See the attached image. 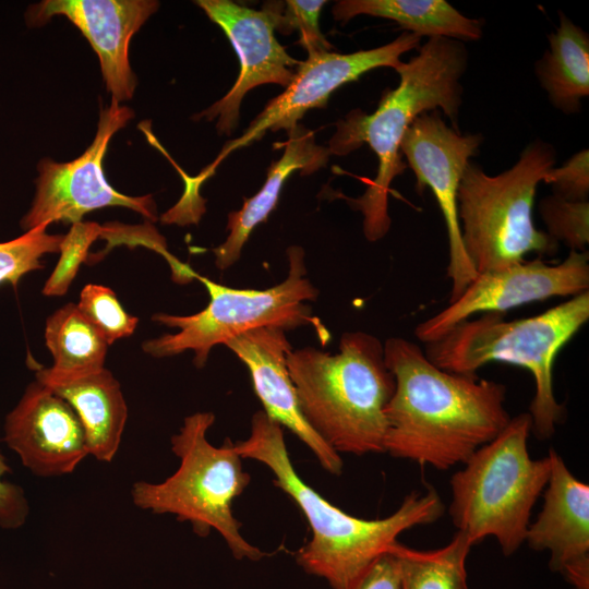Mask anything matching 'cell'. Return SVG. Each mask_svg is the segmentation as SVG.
Returning <instances> with one entry per match:
<instances>
[{
    "instance_id": "obj_32",
    "label": "cell",
    "mask_w": 589,
    "mask_h": 589,
    "mask_svg": "<svg viewBox=\"0 0 589 589\" xmlns=\"http://www.w3.org/2000/svg\"><path fill=\"white\" fill-rule=\"evenodd\" d=\"M348 589H401L397 557L388 549L378 555Z\"/></svg>"
},
{
    "instance_id": "obj_3",
    "label": "cell",
    "mask_w": 589,
    "mask_h": 589,
    "mask_svg": "<svg viewBox=\"0 0 589 589\" xmlns=\"http://www.w3.org/2000/svg\"><path fill=\"white\" fill-rule=\"evenodd\" d=\"M467 62L462 41L429 38L417 56L401 61L395 69L399 83L383 93L373 113L354 109L336 123L327 147L330 155L345 156L366 144L377 158L376 176L364 193L356 199L345 197L353 209L361 212L368 241H378L390 228L388 192L394 179L407 168L400 145L413 120L424 112L442 109L458 130L460 79Z\"/></svg>"
},
{
    "instance_id": "obj_10",
    "label": "cell",
    "mask_w": 589,
    "mask_h": 589,
    "mask_svg": "<svg viewBox=\"0 0 589 589\" xmlns=\"http://www.w3.org/2000/svg\"><path fill=\"white\" fill-rule=\"evenodd\" d=\"M133 117V110L111 100L100 110L95 137L80 157L68 163L39 161L35 197L21 220L25 231L45 223H80L87 213L108 206L130 208L149 220H157L152 195H125L115 190L104 173L103 163L110 140Z\"/></svg>"
},
{
    "instance_id": "obj_21",
    "label": "cell",
    "mask_w": 589,
    "mask_h": 589,
    "mask_svg": "<svg viewBox=\"0 0 589 589\" xmlns=\"http://www.w3.org/2000/svg\"><path fill=\"white\" fill-rule=\"evenodd\" d=\"M333 15L341 24L358 15L387 19L420 38L470 41L482 37V21L464 15L445 0H340Z\"/></svg>"
},
{
    "instance_id": "obj_4",
    "label": "cell",
    "mask_w": 589,
    "mask_h": 589,
    "mask_svg": "<svg viewBox=\"0 0 589 589\" xmlns=\"http://www.w3.org/2000/svg\"><path fill=\"white\" fill-rule=\"evenodd\" d=\"M287 368L302 416L336 453H385V409L396 382L377 337L347 332L336 353L291 350Z\"/></svg>"
},
{
    "instance_id": "obj_25",
    "label": "cell",
    "mask_w": 589,
    "mask_h": 589,
    "mask_svg": "<svg viewBox=\"0 0 589 589\" xmlns=\"http://www.w3.org/2000/svg\"><path fill=\"white\" fill-rule=\"evenodd\" d=\"M324 0H286L265 2L263 10L269 15L277 32L289 35L299 33V44L308 56L332 51L333 46L322 34L320 16Z\"/></svg>"
},
{
    "instance_id": "obj_8",
    "label": "cell",
    "mask_w": 589,
    "mask_h": 589,
    "mask_svg": "<svg viewBox=\"0 0 589 589\" xmlns=\"http://www.w3.org/2000/svg\"><path fill=\"white\" fill-rule=\"evenodd\" d=\"M554 165V148L541 140L528 144L517 163L496 176L468 163L458 185V218L477 274L521 263L529 253L557 251L558 243L533 223L537 188Z\"/></svg>"
},
{
    "instance_id": "obj_28",
    "label": "cell",
    "mask_w": 589,
    "mask_h": 589,
    "mask_svg": "<svg viewBox=\"0 0 589 589\" xmlns=\"http://www.w3.org/2000/svg\"><path fill=\"white\" fill-rule=\"evenodd\" d=\"M539 211L548 228L546 233L570 251H587L589 243V203L568 201L556 195L545 196Z\"/></svg>"
},
{
    "instance_id": "obj_15",
    "label": "cell",
    "mask_w": 589,
    "mask_h": 589,
    "mask_svg": "<svg viewBox=\"0 0 589 589\" xmlns=\"http://www.w3.org/2000/svg\"><path fill=\"white\" fill-rule=\"evenodd\" d=\"M4 441L32 473L41 478L72 473L88 456L82 423L73 408L35 380L7 414Z\"/></svg>"
},
{
    "instance_id": "obj_11",
    "label": "cell",
    "mask_w": 589,
    "mask_h": 589,
    "mask_svg": "<svg viewBox=\"0 0 589 589\" xmlns=\"http://www.w3.org/2000/svg\"><path fill=\"white\" fill-rule=\"evenodd\" d=\"M420 41L417 35L404 32L381 47L351 53L328 51L308 56L296 69L285 92L265 105L241 136L227 142L216 159L193 178L194 182L200 185L230 153L261 140L267 131L291 130L309 110L324 108L329 96L342 85L376 68L395 70L401 63L400 57L418 48Z\"/></svg>"
},
{
    "instance_id": "obj_31",
    "label": "cell",
    "mask_w": 589,
    "mask_h": 589,
    "mask_svg": "<svg viewBox=\"0 0 589 589\" xmlns=\"http://www.w3.org/2000/svg\"><path fill=\"white\" fill-rule=\"evenodd\" d=\"M8 473H11V468L0 450V527L13 530L26 522L29 504L20 485L4 480Z\"/></svg>"
},
{
    "instance_id": "obj_12",
    "label": "cell",
    "mask_w": 589,
    "mask_h": 589,
    "mask_svg": "<svg viewBox=\"0 0 589 589\" xmlns=\"http://www.w3.org/2000/svg\"><path fill=\"white\" fill-rule=\"evenodd\" d=\"M481 143V134H461L445 123L440 110H434L413 120L400 145L416 176L418 192L429 188L444 218L449 244L447 277L452 280L448 303L477 276L461 242L457 192L462 172Z\"/></svg>"
},
{
    "instance_id": "obj_23",
    "label": "cell",
    "mask_w": 589,
    "mask_h": 589,
    "mask_svg": "<svg viewBox=\"0 0 589 589\" xmlns=\"http://www.w3.org/2000/svg\"><path fill=\"white\" fill-rule=\"evenodd\" d=\"M549 49L536 63L540 85L564 113L578 112L589 95V37L560 12V26L549 35Z\"/></svg>"
},
{
    "instance_id": "obj_16",
    "label": "cell",
    "mask_w": 589,
    "mask_h": 589,
    "mask_svg": "<svg viewBox=\"0 0 589 589\" xmlns=\"http://www.w3.org/2000/svg\"><path fill=\"white\" fill-rule=\"evenodd\" d=\"M153 0H45L29 8L27 21L41 25L63 15L85 36L97 53L111 100L131 99L136 77L129 62L132 36L157 11Z\"/></svg>"
},
{
    "instance_id": "obj_30",
    "label": "cell",
    "mask_w": 589,
    "mask_h": 589,
    "mask_svg": "<svg viewBox=\"0 0 589 589\" xmlns=\"http://www.w3.org/2000/svg\"><path fill=\"white\" fill-rule=\"evenodd\" d=\"M553 189L554 195L568 201H588L589 153L581 149L557 168L553 167L544 181Z\"/></svg>"
},
{
    "instance_id": "obj_18",
    "label": "cell",
    "mask_w": 589,
    "mask_h": 589,
    "mask_svg": "<svg viewBox=\"0 0 589 589\" xmlns=\"http://www.w3.org/2000/svg\"><path fill=\"white\" fill-rule=\"evenodd\" d=\"M549 457L543 507L525 541L532 550L549 551L550 568L577 584L589 577V485L574 477L555 450Z\"/></svg>"
},
{
    "instance_id": "obj_19",
    "label": "cell",
    "mask_w": 589,
    "mask_h": 589,
    "mask_svg": "<svg viewBox=\"0 0 589 589\" xmlns=\"http://www.w3.org/2000/svg\"><path fill=\"white\" fill-rule=\"evenodd\" d=\"M288 140L278 143L284 153L278 160L271 164L263 187L256 194L244 199L239 211L228 215L226 229L229 231L226 240L214 248L215 265L225 271L233 265L241 256L242 249L254 228L267 220L276 207L281 189L291 173L311 175L326 166L330 156L328 148L315 141L314 132L298 123L287 131Z\"/></svg>"
},
{
    "instance_id": "obj_7",
    "label": "cell",
    "mask_w": 589,
    "mask_h": 589,
    "mask_svg": "<svg viewBox=\"0 0 589 589\" xmlns=\"http://www.w3.org/2000/svg\"><path fill=\"white\" fill-rule=\"evenodd\" d=\"M530 432L529 413L512 418L453 474L449 515L472 545L493 537L508 556L526 540L531 510L551 472L549 455L530 457Z\"/></svg>"
},
{
    "instance_id": "obj_26",
    "label": "cell",
    "mask_w": 589,
    "mask_h": 589,
    "mask_svg": "<svg viewBox=\"0 0 589 589\" xmlns=\"http://www.w3.org/2000/svg\"><path fill=\"white\" fill-rule=\"evenodd\" d=\"M49 224H41L22 236L0 242V285L16 286L29 272L44 268L41 257L59 252L62 235L47 232Z\"/></svg>"
},
{
    "instance_id": "obj_13",
    "label": "cell",
    "mask_w": 589,
    "mask_h": 589,
    "mask_svg": "<svg viewBox=\"0 0 589 589\" xmlns=\"http://www.w3.org/2000/svg\"><path fill=\"white\" fill-rule=\"evenodd\" d=\"M589 287L588 251H569L558 264L541 260L477 274L464 292L434 316L416 327V336L432 342L477 313H503L553 297H574Z\"/></svg>"
},
{
    "instance_id": "obj_24",
    "label": "cell",
    "mask_w": 589,
    "mask_h": 589,
    "mask_svg": "<svg viewBox=\"0 0 589 589\" xmlns=\"http://www.w3.org/2000/svg\"><path fill=\"white\" fill-rule=\"evenodd\" d=\"M471 546L457 531L441 549L420 551L396 541L389 550L398 561L401 589H468L466 560Z\"/></svg>"
},
{
    "instance_id": "obj_14",
    "label": "cell",
    "mask_w": 589,
    "mask_h": 589,
    "mask_svg": "<svg viewBox=\"0 0 589 589\" xmlns=\"http://www.w3.org/2000/svg\"><path fill=\"white\" fill-rule=\"evenodd\" d=\"M195 3L218 25L237 52L240 71L228 93L195 119L216 121L219 134L230 135L238 125L240 105L256 86L287 87L301 61L293 59L275 37L274 24L265 10H254L230 0H197Z\"/></svg>"
},
{
    "instance_id": "obj_5",
    "label": "cell",
    "mask_w": 589,
    "mask_h": 589,
    "mask_svg": "<svg viewBox=\"0 0 589 589\" xmlns=\"http://www.w3.org/2000/svg\"><path fill=\"white\" fill-rule=\"evenodd\" d=\"M588 318L589 292L585 291L530 317L505 321L502 313H483L466 320L426 342L424 353L437 368L459 374H476L492 361L527 369L536 384L528 412L531 432L544 440L564 417L553 393L554 359Z\"/></svg>"
},
{
    "instance_id": "obj_6",
    "label": "cell",
    "mask_w": 589,
    "mask_h": 589,
    "mask_svg": "<svg viewBox=\"0 0 589 589\" xmlns=\"http://www.w3.org/2000/svg\"><path fill=\"white\" fill-rule=\"evenodd\" d=\"M215 422L209 411L184 418L179 432L170 438L179 458L176 472L159 483L136 481L131 488L133 504L153 514H171L188 521L199 537L215 529L237 560H261L266 553L249 543L240 533L242 524L233 516L232 503L251 481L235 442L226 437L219 447L206 435Z\"/></svg>"
},
{
    "instance_id": "obj_2",
    "label": "cell",
    "mask_w": 589,
    "mask_h": 589,
    "mask_svg": "<svg viewBox=\"0 0 589 589\" xmlns=\"http://www.w3.org/2000/svg\"><path fill=\"white\" fill-rule=\"evenodd\" d=\"M243 459L264 464L273 484L298 505L312 537L296 554L308 574L324 578L333 589H348L356 578L397 541L404 531L436 521L444 505L434 489L412 492L383 519H362L329 503L297 473L284 438L283 426L263 410L251 419L248 438L235 442Z\"/></svg>"
},
{
    "instance_id": "obj_17",
    "label": "cell",
    "mask_w": 589,
    "mask_h": 589,
    "mask_svg": "<svg viewBox=\"0 0 589 589\" xmlns=\"http://www.w3.org/2000/svg\"><path fill=\"white\" fill-rule=\"evenodd\" d=\"M225 346L248 368L263 411L303 442L326 471L340 474V455L310 426L300 411L287 368L288 353L293 349L286 330L277 326L257 327L230 339Z\"/></svg>"
},
{
    "instance_id": "obj_22",
    "label": "cell",
    "mask_w": 589,
    "mask_h": 589,
    "mask_svg": "<svg viewBox=\"0 0 589 589\" xmlns=\"http://www.w3.org/2000/svg\"><path fill=\"white\" fill-rule=\"evenodd\" d=\"M46 346L53 363L36 371L46 386L67 383L105 368L109 345L74 303L55 311L46 321Z\"/></svg>"
},
{
    "instance_id": "obj_1",
    "label": "cell",
    "mask_w": 589,
    "mask_h": 589,
    "mask_svg": "<svg viewBox=\"0 0 589 589\" xmlns=\"http://www.w3.org/2000/svg\"><path fill=\"white\" fill-rule=\"evenodd\" d=\"M396 382L385 416V453L447 470L465 464L509 423L505 385L437 368L414 342H384Z\"/></svg>"
},
{
    "instance_id": "obj_9",
    "label": "cell",
    "mask_w": 589,
    "mask_h": 589,
    "mask_svg": "<svg viewBox=\"0 0 589 589\" xmlns=\"http://www.w3.org/2000/svg\"><path fill=\"white\" fill-rule=\"evenodd\" d=\"M287 257V277L264 290L230 288L197 275L209 294L207 306L191 315L154 314V322L178 332L145 340L143 351L154 358H166L192 350L194 365L203 368L213 347L263 326L291 330L312 325L325 345L330 335L308 304L316 300L318 291L308 278L304 250L291 245Z\"/></svg>"
},
{
    "instance_id": "obj_29",
    "label": "cell",
    "mask_w": 589,
    "mask_h": 589,
    "mask_svg": "<svg viewBox=\"0 0 589 589\" xmlns=\"http://www.w3.org/2000/svg\"><path fill=\"white\" fill-rule=\"evenodd\" d=\"M101 233L103 227L97 223L80 221L72 224L69 232L63 236L60 243V257L50 277L45 283L44 296L61 297L67 293L81 264L88 257L89 247L98 237H101Z\"/></svg>"
},
{
    "instance_id": "obj_27",
    "label": "cell",
    "mask_w": 589,
    "mask_h": 589,
    "mask_svg": "<svg viewBox=\"0 0 589 589\" xmlns=\"http://www.w3.org/2000/svg\"><path fill=\"white\" fill-rule=\"evenodd\" d=\"M76 305L109 346L131 336L136 329L139 318L123 309L115 291L109 287L86 285L80 293Z\"/></svg>"
},
{
    "instance_id": "obj_20",
    "label": "cell",
    "mask_w": 589,
    "mask_h": 589,
    "mask_svg": "<svg viewBox=\"0 0 589 589\" xmlns=\"http://www.w3.org/2000/svg\"><path fill=\"white\" fill-rule=\"evenodd\" d=\"M48 387L75 411L84 429L88 454L99 461H112L128 420L127 401L112 373L104 368Z\"/></svg>"
}]
</instances>
